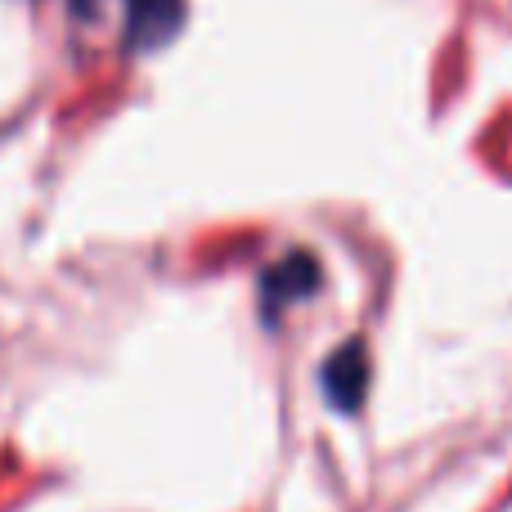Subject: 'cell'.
I'll use <instances>...</instances> for the list:
<instances>
[{"mask_svg":"<svg viewBox=\"0 0 512 512\" xmlns=\"http://www.w3.org/2000/svg\"><path fill=\"white\" fill-rule=\"evenodd\" d=\"M324 288V270H319L315 252H288L283 261L265 265L261 274V319L265 328H274L283 319V310L297 301L315 297Z\"/></svg>","mask_w":512,"mask_h":512,"instance_id":"cell-1","label":"cell"},{"mask_svg":"<svg viewBox=\"0 0 512 512\" xmlns=\"http://www.w3.org/2000/svg\"><path fill=\"white\" fill-rule=\"evenodd\" d=\"M319 391H324L333 414H355L369 396V351L360 337H351L346 346H337L319 369Z\"/></svg>","mask_w":512,"mask_h":512,"instance_id":"cell-2","label":"cell"},{"mask_svg":"<svg viewBox=\"0 0 512 512\" xmlns=\"http://www.w3.org/2000/svg\"><path fill=\"white\" fill-rule=\"evenodd\" d=\"M189 18L185 0H126V50L149 54L180 36Z\"/></svg>","mask_w":512,"mask_h":512,"instance_id":"cell-3","label":"cell"},{"mask_svg":"<svg viewBox=\"0 0 512 512\" xmlns=\"http://www.w3.org/2000/svg\"><path fill=\"white\" fill-rule=\"evenodd\" d=\"M95 5H99V0H72V9H77V14H95Z\"/></svg>","mask_w":512,"mask_h":512,"instance_id":"cell-4","label":"cell"}]
</instances>
